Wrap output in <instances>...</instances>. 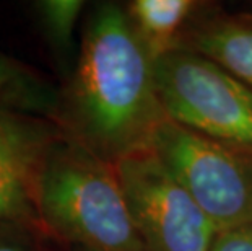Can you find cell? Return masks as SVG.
Segmentation results:
<instances>
[{
    "instance_id": "obj_1",
    "label": "cell",
    "mask_w": 252,
    "mask_h": 251,
    "mask_svg": "<svg viewBox=\"0 0 252 251\" xmlns=\"http://www.w3.org/2000/svg\"><path fill=\"white\" fill-rule=\"evenodd\" d=\"M56 119L111 165L148 148L166 114L155 62L126 7L104 2L91 10Z\"/></svg>"
},
{
    "instance_id": "obj_2",
    "label": "cell",
    "mask_w": 252,
    "mask_h": 251,
    "mask_svg": "<svg viewBox=\"0 0 252 251\" xmlns=\"http://www.w3.org/2000/svg\"><path fill=\"white\" fill-rule=\"evenodd\" d=\"M33 202L41 230L75 251H145L114 165L65 132L36 158Z\"/></svg>"
},
{
    "instance_id": "obj_3",
    "label": "cell",
    "mask_w": 252,
    "mask_h": 251,
    "mask_svg": "<svg viewBox=\"0 0 252 251\" xmlns=\"http://www.w3.org/2000/svg\"><path fill=\"white\" fill-rule=\"evenodd\" d=\"M155 82L168 119L252 153V90L223 67L174 49L155 61Z\"/></svg>"
},
{
    "instance_id": "obj_4",
    "label": "cell",
    "mask_w": 252,
    "mask_h": 251,
    "mask_svg": "<svg viewBox=\"0 0 252 251\" xmlns=\"http://www.w3.org/2000/svg\"><path fill=\"white\" fill-rule=\"evenodd\" d=\"M148 148L194 199L218 232L252 225V153L166 119Z\"/></svg>"
},
{
    "instance_id": "obj_5",
    "label": "cell",
    "mask_w": 252,
    "mask_h": 251,
    "mask_svg": "<svg viewBox=\"0 0 252 251\" xmlns=\"http://www.w3.org/2000/svg\"><path fill=\"white\" fill-rule=\"evenodd\" d=\"M114 168L145 251L212 250L218 228L150 148Z\"/></svg>"
},
{
    "instance_id": "obj_6",
    "label": "cell",
    "mask_w": 252,
    "mask_h": 251,
    "mask_svg": "<svg viewBox=\"0 0 252 251\" xmlns=\"http://www.w3.org/2000/svg\"><path fill=\"white\" fill-rule=\"evenodd\" d=\"M178 49L210 59L252 90V25L241 21H213L181 39Z\"/></svg>"
},
{
    "instance_id": "obj_7",
    "label": "cell",
    "mask_w": 252,
    "mask_h": 251,
    "mask_svg": "<svg viewBox=\"0 0 252 251\" xmlns=\"http://www.w3.org/2000/svg\"><path fill=\"white\" fill-rule=\"evenodd\" d=\"M192 0H133L127 13L153 62L178 49L182 26L197 8Z\"/></svg>"
},
{
    "instance_id": "obj_8",
    "label": "cell",
    "mask_w": 252,
    "mask_h": 251,
    "mask_svg": "<svg viewBox=\"0 0 252 251\" xmlns=\"http://www.w3.org/2000/svg\"><path fill=\"white\" fill-rule=\"evenodd\" d=\"M59 95L44 78L0 51V108L12 113L56 117Z\"/></svg>"
},
{
    "instance_id": "obj_9",
    "label": "cell",
    "mask_w": 252,
    "mask_h": 251,
    "mask_svg": "<svg viewBox=\"0 0 252 251\" xmlns=\"http://www.w3.org/2000/svg\"><path fill=\"white\" fill-rule=\"evenodd\" d=\"M39 152L26 155L0 147V222L41 230L31 186V176Z\"/></svg>"
},
{
    "instance_id": "obj_10",
    "label": "cell",
    "mask_w": 252,
    "mask_h": 251,
    "mask_svg": "<svg viewBox=\"0 0 252 251\" xmlns=\"http://www.w3.org/2000/svg\"><path fill=\"white\" fill-rule=\"evenodd\" d=\"M85 2L80 0H42L36 3L42 33L59 61H77L73 38Z\"/></svg>"
},
{
    "instance_id": "obj_11",
    "label": "cell",
    "mask_w": 252,
    "mask_h": 251,
    "mask_svg": "<svg viewBox=\"0 0 252 251\" xmlns=\"http://www.w3.org/2000/svg\"><path fill=\"white\" fill-rule=\"evenodd\" d=\"M54 132L33 121L31 116L12 113L0 108V147L36 155Z\"/></svg>"
},
{
    "instance_id": "obj_12",
    "label": "cell",
    "mask_w": 252,
    "mask_h": 251,
    "mask_svg": "<svg viewBox=\"0 0 252 251\" xmlns=\"http://www.w3.org/2000/svg\"><path fill=\"white\" fill-rule=\"evenodd\" d=\"M39 233L33 227L0 222V251H49Z\"/></svg>"
},
{
    "instance_id": "obj_13",
    "label": "cell",
    "mask_w": 252,
    "mask_h": 251,
    "mask_svg": "<svg viewBox=\"0 0 252 251\" xmlns=\"http://www.w3.org/2000/svg\"><path fill=\"white\" fill-rule=\"evenodd\" d=\"M210 251H252V225L218 232Z\"/></svg>"
},
{
    "instance_id": "obj_14",
    "label": "cell",
    "mask_w": 252,
    "mask_h": 251,
    "mask_svg": "<svg viewBox=\"0 0 252 251\" xmlns=\"http://www.w3.org/2000/svg\"><path fill=\"white\" fill-rule=\"evenodd\" d=\"M72 251H75V250H72Z\"/></svg>"
}]
</instances>
